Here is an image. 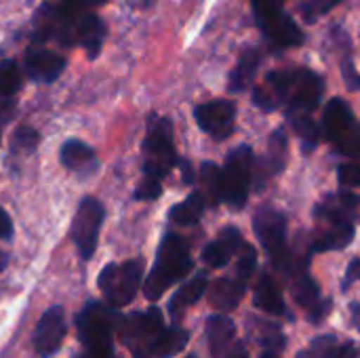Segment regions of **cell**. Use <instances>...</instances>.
Returning <instances> with one entry per match:
<instances>
[{"mask_svg":"<svg viewBox=\"0 0 360 358\" xmlns=\"http://www.w3.org/2000/svg\"><path fill=\"white\" fill-rule=\"evenodd\" d=\"M192 266L188 243L179 234H165L156 253V264L143 283L146 298L150 302L160 300L171 285L184 281L192 272Z\"/></svg>","mask_w":360,"mask_h":358,"instance_id":"cell-1","label":"cell"},{"mask_svg":"<svg viewBox=\"0 0 360 358\" xmlns=\"http://www.w3.org/2000/svg\"><path fill=\"white\" fill-rule=\"evenodd\" d=\"M141 150H143V175L162 181L179 162L171 118L167 116L150 118Z\"/></svg>","mask_w":360,"mask_h":358,"instance_id":"cell-2","label":"cell"},{"mask_svg":"<svg viewBox=\"0 0 360 358\" xmlns=\"http://www.w3.org/2000/svg\"><path fill=\"white\" fill-rule=\"evenodd\" d=\"M253 162L255 156L251 146H238L230 150L224 167L219 169V198L234 211H240L247 205L253 179Z\"/></svg>","mask_w":360,"mask_h":358,"instance_id":"cell-3","label":"cell"},{"mask_svg":"<svg viewBox=\"0 0 360 358\" xmlns=\"http://www.w3.org/2000/svg\"><path fill=\"white\" fill-rule=\"evenodd\" d=\"M323 129L327 139L344 156H360V124L354 118L352 108L342 99L333 97L323 112Z\"/></svg>","mask_w":360,"mask_h":358,"instance_id":"cell-4","label":"cell"},{"mask_svg":"<svg viewBox=\"0 0 360 358\" xmlns=\"http://www.w3.org/2000/svg\"><path fill=\"white\" fill-rule=\"evenodd\" d=\"M143 281V260H129L124 264H110L99 274V289L114 308L129 306Z\"/></svg>","mask_w":360,"mask_h":358,"instance_id":"cell-5","label":"cell"},{"mask_svg":"<svg viewBox=\"0 0 360 358\" xmlns=\"http://www.w3.org/2000/svg\"><path fill=\"white\" fill-rule=\"evenodd\" d=\"M253 15L259 30L276 46H300L304 42V32L283 8V0H253Z\"/></svg>","mask_w":360,"mask_h":358,"instance_id":"cell-6","label":"cell"},{"mask_svg":"<svg viewBox=\"0 0 360 358\" xmlns=\"http://www.w3.org/2000/svg\"><path fill=\"white\" fill-rule=\"evenodd\" d=\"M114 317L101 304H89L78 317V331L91 358H112Z\"/></svg>","mask_w":360,"mask_h":358,"instance_id":"cell-7","label":"cell"},{"mask_svg":"<svg viewBox=\"0 0 360 358\" xmlns=\"http://www.w3.org/2000/svg\"><path fill=\"white\" fill-rule=\"evenodd\" d=\"M103 219H105V207L93 198V196H86L80 200L78 205V211L74 215V222H72V241L80 253L82 260H91L95 249H97V241H99V230L103 226Z\"/></svg>","mask_w":360,"mask_h":358,"instance_id":"cell-8","label":"cell"},{"mask_svg":"<svg viewBox=\"0 0 360 358\" xmlns=\"http://www.w3.org/2000/svg\"><path fill=\"white\" fill-rule=\"evenodd\" d=\"M253 230L259 238L266 253L272 262L281 268L289 266V251H287V217L270 207H264L253 217Z\"/></svg>","mask_w":360,"mask_h":358,"instance_id":"cell-9","label":"cell"},{"mask_svg":"<svg viewBox=\"0 0 360 358\" xmlns=\"http://www.w3.org/2000/svg\"><path fill=\"white\" fill-rule=\"evenodd\" d=\"M297 68H287V70H272L266 74L262 84H257L251 93L253 103L264 110V112H274L283 106H287L293 82H295Z\"/></svg>","mask_w":360,"mask_h":358,"instance_id":"cell-10","label":"cell"},{"mask_svg":"<svg viewBox=\"0 0 360 358\" xmlns=\"http://www.w3.org/2000/svg\"><path fill=\"white\" fill-rule=\"evenodd\" d=\"M194 118L207 135L221 141L234 133L236 120V103L230 99H213L194 108Z\"/></svg>","mask_w":360,"mask_h":358,"instance_id":"cell-11","label":"cell"},{"mask_svg":"<svg viewBox=\"0 0 360 358\" xmlns=\"http://www.w3.org/2000/svg\"><path fill=\"white\" fill-rule=\"evenodd\" d=\"M323 95H325V80L308 68H297L293 91L285 106L287 116L297 114V112L312 114L319 108V103L323 101Z\"/></svg>","mask_w":360,"mask_h":358,"instance_id":"cell-12","label":"cell"},{"mask_svg":"<svg viewBox=\"0 0 360 358\" xmlns=\"http://www.w3.org/2000/svg\"><path fill=\"white\" fill-rule=\"evenodd\" d=\"M65 340V317L61 306L49 308L36 325L34 331V348L40 357L55 354Z\"/></svg>","mask_w":360,"mask_h":358,"instance_id":"cell-13","label":"cell"},{"mask_svg":"<svg viewBox=\"0 0 360 358\" xmlns=\"http://www.w3.org/2000/svg\"><path fill=\"white\" fill-rule=\"evenodd\" d=\"M162 331V314L158 308H150L146 312L131 314L120 321V338L127 346L150 344Z\"/></svg>","mask_w":360,"mask_h":358,"instance_id":"cell-14","label":"cell"},{"mask_svg":"<svg viewBox=\"0 0 360 358\" xmlns=\"http://www.w3.org/2000/svg\"><path fill=\"white\" fill-rule=\"evenodd\" d=\"M65 57L59 53H53L49 49H30L23 59L25 74L40 84H51L55 82L63 70H65Z\"/></svg>","mask_w":360,"mask_h":358,"instance_id":"cell-15","label":"cell"},{"mask_svg":"<svg viewBox=\"0 0 360 358\" xmlns=\"http://www.w3.org/2000/svg\"><path fill=\"white\" fill-rule=\"evenodd\" d=\"M245 245L243 234L238 232V228L228 226L221 230V234L217 236V241L209 243L202 251V262L209 268H224L228 266V262L232 260V255L236 251H240V247Z\"/></svg>","mask_w":360,"mask_h":358,"instance_id":"cell-16","label":"cell"},{"mask_svg":"<svg viewBox=\"0 0 360 358\" xmlns=\"http://www.w3.org/2000/svg\"><path fill=\"white\" fill-rule=\"evenodd\" d=\"M59 160L63 165V169L72 171V173H93L97 169V156L93 152L91 146H86L80 139H68L61 150H59Z\"/></svg>","mask_w":360,"mask_h":358,"instance_id":"cell-17","label":"cell"},{"mask_svg":"<svg viewBox=\"0 0 360 358\" xmlns=\"http://www.w3.org/2000/svg\"><path fill=\"white\" fill-rule=\"evenodd\" d=\"M262 57L264 55L257 46H249L240 53V59L228 78V91L230 93H243L245 89L251 87V82H253L259 65H262Z\"/></svg>","mask_w":360,"mask_h":358,"instance_id":"cell-18","label":"cell"},{"mask_svg":"<svg viewBox=\"0 0 360 358\" xmlns=\"http://www.w3.org/2000/svg\"><path fill=\"white\" fill-rule=\"evenodd\" d=\"M103 36H105V23L97 15H82V17H78L76 42L82 44V49L89 55V59H95L97 53L101 51Z\"/></svg>","mask_w":360,"mask_h":358,"instance_id":"cell-19","label":"cell"},{"mask_svg":"<svg viewBox=\"0 0 360 358\" xmlns=\"http://www.w3.org/2000/svg\"><path fill=\"white\" fill-rule=\"evenodd\" d=\"M190 342V333L181 327H169L162 329L150 344H148V352L154 358H173L179 354Z\"/></svg>","mask_w":360,"mask_h":358,"instance_id":"cell-20","label":"cell"},{"mask_svg":"<svg viewBox=\"0 0 360 358\" xmlns=\"http://www.w3.org/2000/svg\"><path fill=\"white\" fill-rule=\"evenodd\" d=\"M207 287H209L207 274H205V272L194 274V279H190L186 285H181V287L175 291V295H173L171 302H169V312H171L173 317H179L184 310H188L190 306H194V304L205 295Z\"/></svg>","mask_w":360,"mask_h":358,"instance_id":"cell-21","label":"cell"},{"mask_svg":"<svg viewBox=\"0 0 360 358\" xmlns=\"http://www.w3.org/2000/svg\"><path fill=\"white\" fill-rule=\"evenodd\" d=\"M360 198L350 192L331 194L325 203L316 207V217H325L329 222H346L352 219V213L359 209Z\"/></svg>","mask_w":360,"mask_h":358,"instance_id":"cell-22","label":"cell"},{"mask_svg":"<svg viewBox=\"0 0 360 358\" xmlns=\"http://www.w3.org/2000/svg\"><path fill=\"white\" fill-rule=\"evenodd\" d=\"M245 289H247V283L240 281V279H219L211 287V304L217 310L230 312L240 304V300L245 295Z\"/></svg>","mask_w":360,"mask_h":358,"instance_id":"cell-23","label":"cell"},{"mask_svg":"<svg viewBox=\"0 0 360 358\" xmlns=\"http://www.w3.org/2000/svg\"><path fill=\"white\" fill-rule=\"evenodd\" d=\"M253 304L262 312H268V314H274V317L285 314V300L281 295L278 285L272 281L270 274H262V279H259V283L255 287V293H253Z\"/></svg>","mask_w":360,"mask_h":358,"instance_id":"cell-24","label":"cell"},{"mask_svg":"<svg viewBox=\"0 0 360 358\" xmlns=\"http://www.w3.org/2000/svg\"><path fill=\"white\" fill-rule=\"evenodd\" d=\"M354 238V224L352 219L346 222H331V228L314 241L312 245V253H323V251H335V249H344L352 243Z\"/></svg>","mask_w":360,"mask_h":358,"instance_id":"cell-25","label":"cell"},{"mask_svg":"<svg viewBox=\"0 0 360 358\" xmlns=\"http://www.w3.org/2000/svg\"><path fill=\"white\" fill-rule=\"evenodd\" d=\"M287 154H289V137L285 129H276L270 135L268 141V154L264 158V175H276L283 171L285 162H287Z\"/></svg>","mask_w":360,"mask_h":358,"instance_id":"cell-26","label":"cell"},{"mask_svg":"<svg viewBox=\"0 0 360 358\" xmlns=\"http://www.w3.org/2000/svg\"><path fill=\"white\" fill-rule=\"evenodd\" d=\"M207 207V198L202 192H192L186 200H181L179 205H175L169 211V219L177 226H194L198 224V219L202 217Z\"/></svg>","mask_w":360,"mask_h":358,"instance_id":"cell-27","label":"cell"},{"mask_svg":"<svg viewBox=\"0 0 360 358\" xmlns=\"http://www.w3.org/2000/svg\"><path fill=\"white\" fill-rule=\"evenodd\" d=\"M207 338H209V346H211L213 357L219 358L224 350H228V344L234 338V323L224 314L211 317L207 323Z\"/></svg>","mask_w":360,"mask_h":358,"instance_id":"cell-28","label":"cell"},{"mask_svg":"<svg viewBox=\"0 0 360 358\" xmlns=\"http://www.w3.org/2000/svg\"><path fill=\"white\" fill-rule=\"evenodd\" d=\"M291 124H293V131L295 135L300 137V146H302V152L310 154L316 146H319V137H321V131L319 127L314 124V120L310 118L308 112H297V114H291L289 116Z\"/></svg>","mask_w":360,"mask_h":358,"instance_id":"cell-29","label":"cell"},{"mask_svg":"<svg viewBox=\"0 0 360 358\" xmlns=\"http://www.w3.org/2000/svg\"><path fill=\"white\" fill-rule=\"evenodd\" d=\"M23 82L21 70L13 59H4L0 61V95L4 97H13L19 93Z\"/></svg>","mask_w":360,"mask_h":358,"instance_id":"cell-30","label":"cell"},{"mask_svg":"<svg viewBox=\"0 0 360 358\" xmlns=\"http://www.w3.org/2000/svg\"><path fill=\"white\" fill-rule=\"evenodd\" d=\"M293 295H295V300L304 308H310V310H314L319 306V302H321L319 287H316L314 279H310L306 272L300 279H295V283H293Z\"/></svg>","mask_w":360,"mask_h":358,"instance_id":"cell-31","label":"cell"},{"mask_svg":"<svg viewBox=\"0 0 360 358\" xmlns=\"http://www.w3.org/2000/svg\"><path fill=\"white\" fill-rule=\"evenodd\" d=\"M200 179L205 186V192L211 200V205H219V167H215L213 162H202L200 167Z\"/></svg>","mask_w":360,"mask_h":358,"instance_id":"cell-32","label":"cell"},{"mask_svg":"<svg viewBox=\"0 0 360 358\" xmlns=\"http://www.w3.org/2000/svg\"><path fill=\"white\" fill-rule=\"evenodd\" d=\"M342 0H306L302 6H300V15L302 19H306L308 23H314L319 21L323 15H327L329 11H333Z\"/></svg>","mask_w":360,"mask_h":358,"instance_id":"cell-33","label":"cell"},{"mask_svg":"<svg viewBox=\"0 0 360 358\" xmlns=\"http://www.w3.org/2000/svg\"><path fill=\"white\" fill-rule=\"evenodd\" d=\"M255 266H257V251L245 243L240 247V255H238V264H236V279L247 283L251 279V274L255 272Z\"/></svg>","mask_w":360,"mask_h":358,"instance_id":"cell-34","label":"cell"},{"mask_svg":"<svg viewBox=\"0 0 360 358\" xmlns=\"http://www.w3.org/2000/svg\"><path fill=\"white\" fill-rule=\"evenodd\" d=\"M38 141H40V133L36 129H32V127H19L15 131V135H13V143L19 150H25V152L34 150L38 146Z\"/></svg>","mask_w":360,"mask_h":358,"instance_id":"cell-35","label":"cell"},{"mask_svg":"<svg viewBox=\"0 0 360 358\" xmlns=\"http://www.w3.org/2000/svg\"><path fill=\"white\" fill-rule=\"evenodd\" d=\"M162 194V184L160 179L154 177H143V181L139 184V188L135 190V200H156Z\"/></svg>","mask_w":360,"mask_h":358,"instance_id":"cell-36","label":"cell"},{"mask_svg":"<svg viewBox=\"0 0 360 358\" xmlns=\"http://www.w3.org/2000/svg\"><path fill=\"white\" fill-rule=\"evenodd\" d=\"M338 181L342 188H359L360 186V165L348 162L338 169Z\"/></svg>","mask_w":360,"mask_h":358,"instance_id":"cell-37","label":"cell"},{"mask_svg":"<svg viewBox=\"0 0 360 358\" xmlns=\"http://www.w3.org/2000/svg\"><path fill=\"white\" fill-rule=\"evenodd\" d=\"M342 74H344L346 87H348L350 91H360V74L356 72L354 61H352L350 55H346L344 61H342Z\"/></svg>","mask_w":360,"mask_h":358,"instance_id":"cell-38","label":"cell"},{"mask_svg":"<svg viewBox=\"0 0 360 358\" xmlns=\"http://www.w3.org/2000/svg\"><path fill=\"white\" fill-rule=\"evenodd\" d=\"M13 236V222L8 213L0 207V241H8Z\"/></svg>","mask_w":360,"mask_h":358,"instance_id":"cell-39","label":"cell"},{"mask_svg":"<svg viewBox=\"0 0 360 358\" xmlns=\"http://www.w3.org/2000/svg\"><path fill=\"white\" fill-rule=\"evenodd\" d=\"M354 281H360V260H352V264L348 266L346 281H344V289H346V287H350Z\"/></svg>","mask_w":360,"mask_h":358,"instance_id":"cell-40","label":"cell"},{"mask_svg":"<svg viewBox=\"0 0 360 358\" xmlns=\"http://www.w3.org/2000/svg\"><path fill=\"white\" fill-rule=\"evenodd\" d=\"M327 358H356V352L352 346H342V348H333L331 354H327Z\"/></svg>","mask_w":360,"mask_h":358,"instance_id":"cell-41","label":"cell"},{"mask_svg":"<svg viewBox=\"0 0 360 358\" xmlns=\"http://www.w3.org/2000/svg\"><path fill=\"white\" fill-rule=\"evenodd\" d=\"M179 167H181V179H184V184L192 186L194 184V173H192L190 162L188 160H179Z\"/></svg>","mask_w":360,"mask_h":358,"instance_id":"cell-42","label":"cell"},{"mask_svg":"<svg viewBox=\"0 0 360 358\" xmlns=\"http://www.w3.org/2000/svg\"><path fill=\"white\" fill-rule=\"evenodd\" d=\"M65 2H68L70 6H76V8H78L80 4H101L103 0H65Z\"/></svg>","mask_w":360,"mask_h":358,"instance_id":"cell-43","label":"cell"},{"mask_svg":"<svg viewBox=\"0 0 360 358\" xmlns=\"http://www.w3.org/2000/svg\"><path fill=\"white\" fill-rule=\"evenodd\" d=\"M352 321H354V325H356V329L360 331V306H352Z\"/></svg>","mask_w":360,"mask_h":358,"instance_id":"cell-44","label":"cell"},{"mask_svg":"<svg viewBox=\"0 0 360 358\" xmlns=\"http://www.w3.org/2000/svg\"><path fill=\"white\" fill-rule=\"evenodd\" d=\"M6 264H8V257H6V253H2V251H0V272L6 268Z\"/></svg>","mask_w":360,"mask_h":358,"instance_id":"cell-45","label":"cell"},{"mask_svg":"<svg viewBox=\"0 0 360 358\" xmlns=\"http://www.w3.org/2000/svg\"><path fill=\"white\" fill-rule=\"evenodd\" d=\"M228 358H249V357H247V352H245V350H234V352H232Z\"/></svg>","mask_w":360,"mask_h":358,"instance_id":"cell-46","label":"cell"},{"mask_svg":"<svg viewBox=\"0 0 360 358\" xmlns=\"http://www.w3.org/2000/svg\"><path fill=\"white\" fill-rule=\"evenodd\" d=\"M137 4L139 6H150V4H154V0H137Z\"/></svg>","mask_w":360,"mask_h":358,"instance_id":"cell-47","label":"cell"},{"mask_svg":"<svg viewBox=\"0 0 360 358\" xmlns=\"http://www.w3.org/2000/svg\"><path fill=\"white\" fill-rule=\"evenodd\" d=\"M264 358H278L276 354H264Z\"/></svg>","mask_w":360,"mask_h":358,"instance_id":"cell-48","label":"cell"},{"mask_svg":"<svg viewBox=\"0 0 360 358\" xmlns=\"http://www.w3.org/2000/svg\"><path fill=\"white\" fill-rule=\"evenodd\" d=\"M137 358H141V357H137Z\"/></svg>","mask_w":360,"mask_h":358,"instance_id":"cell-49","label":"cell"},{"mask_svg":"<svg viewBox=\"0 0 360 358\" xmlns=\"http://www.w3.org/2000/svg\"><path fill=\"white\" fill-rule=\"evenodd\" d=\"M190 358H194V357H190Z\"/></svg>","mask_w":360,"mask_h":358,"instance_id":"cell-50","label":"cell"}]
</instances>
